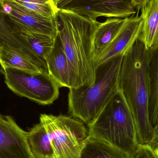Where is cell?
<instances>
[{
	"instance_id": "obj_18",
	"label": "cell",
	"mask_w": 158,
	"mask_h": 158,
	"mask_svg": "<svg viewBox=\"0 0 158 158\" xmlns=\"http://www.w3.org/2000/svg\"><path fill=\"white\" fill-rule=\"evenodd\" d=\"M0 64L1 67L12 68L32 73L43 72L23 55L6 46L0 47Z\"/></svg>"
},
{
	"instance_id": "obj_3",
	"label": "cell",
	"mask_w": 158,
	"mask_h": 158,
	"mask_svg": "<svg viewBox=\"0 0 158 158\" xmlns=\"http://www.w3.org/2000/svg\"><path fill=\"white\" fill-rule=\"evenodd\" d=\"M123 56L115 57L98 67L95 81L92 85L69 89V112L72 117L88 125L118 92Z\"/></svg>"
},
{
	"instance_id": "obj_9",
	"label": "cell",
	"mask_w": 158,
	"mask_h": 158,
	"mask_svg": "<svg viewBox=\"0 0 158 158\" xmlns=\"http://www.w3.org/2000/svg\"><path fill=\"white\" fill-rule=\"evenodd\" d=\"M143 25L141 16H132L124 19L116 36L96 58V69L115 57L124 55L139 38Z\"/></svg>"
},
{
	"instance_id": "obj_2",
	"label": "cell",
	"mask_w": 158,
	"mask_h": 158,
	"mask_svg": "<svg viewBox=\"0 0 158 158\" xmlns=\"http://www.w3.org/2000/svg\"><path fill=\"white\" fill-rule=\"evenodd\" d=\"M57 16L56 37L76 75L78 87L92 85L96 76L93 40L98 21L66 9H59Z\"/></svg>"
},
{
	"instance_id": "obj_20",
	"label": "cell",
	"mask_w": 158,
	"mask_h": 158,
	"mask_svg": "<svg viewBox=\"0 0 158 158\" xmlns=\"http://www.w3.org/2000/svg\"><path fill=\"white\" fill-rule=\"evenodd\" d=\"M14 1L23 8L43 17L52 19H56L57 17L58 10L53 4L19 2Z\"/></svg>"
},
{
	"instance_id": "obj_6",
	"label": "cell",
	"mask_w": 158,
	"mask_h": 158,
	"mask_svg": "<svg viewBox=\"0 0 158 158\" xmlns=\"http://www.w3.org/2000/svg\"><path fill=\"white\" fill-rule=\"evenodd\" d=\"M2 71L7 87L19 96L43 106L53 104L59 97L61 86L48 73L9 67H2Z\"/></svg>"
},
{
	"instance_id": "obj_11",
	"label": "cell",
	"mask_w": 158,
	"mask_h": 158,
	"mask_svg": "<svg viewBox=\"0 0 158 158\" xmlns=\"http://www.w3.org/2000/svg\"><path fill=\"white\" fill-rule=\"evenodd\" d=\"M45 59L48 73L61 87H78L77 77L56 36L53 47L46 55Z\"/></svg>"
},
{
	"instance_id": "obj_21",
	"label": "cell",
	"mask_w": 158,
	"mask_h": 158,
	"mask_svg": "<svg viewBox=\"0 0 158 158\" xmlns=\"http://www.w3.org/2000/svg\"><path fill=\"white\" fill-rule=\"evenodd\" d=\"M131 158H158L155 149L148 144H138Z\"/></svg>"
},
{
	"instance_id": "obj_27",
	"label": "cell",
	"mask_w": 158,
	"mask_h": 158,
	"mask_svg": "<svg viewBox=\"0 0 158 158\" xmlns=\"http://www.w3.org/2000/svg\"><path fill=\"white\" fill-rule=\"evenodd\" d=\"M5 0H0V4L3 5Z\"/></svg>"
},
{
	"instance_id": "obj_8",
	"label": "cell",
	"mask_w": 158,
	"mask_h": 158,
	"mask_svg": "<svg viewBox=\"0 0 158 158\" xmlns=\"http://www.w3.org/2000/svg\"><path fill=\"white\" fill-rule=\"evenodd\" d=\"M0 158H34L22 130L11 116L0 113Z\"/></svg>"
},
{
	"instance_id": "obj_19",
	"label": "cell",
	"mask_w": 158,
	"mask_h": 158,
	"mask_svg": "<svg viewBox=\"0 0 158 158\" xmlns=\"http://www.w3.org/2000/svg\"><path fill=\"white\" fill-rule=\"evenodd\" d=\"M151 78L150 117L154 129L158 125V49L152 52Z\"/></svg>"
},
{
	"instance_id": "obj_15",
	"label": "cell",
	"mask_w": 158,
	"mask_h": 158,
	"mask_svg": "<svg viewBox=\"0 0 158 158\" xmlns=\"http://www.w3.org/2000/svg\"><path fill=\"white\" fill-rule=\"evenodd\" d=\"M124 19L110 18L103 22H98L93 40L95 59L110 43L124 22Z\"/></svg>"
},
{
	"instance_id": "obj_1",
	"label": "cell",
	"mask_w": 158,
	"mask_h": 158,
	"mask_svg": "<svg viewBox=\"0 0 158 158\" xmlns=\"http://www.w3.org/2000/svg\"><path fill=\"white\" fill-rule=\"evenodd\" d=\"M152 52L138 39L123 56L119 87L135 120L139 144H149L154 129L150 117Z\"/></svg>"
},
{
	"instance_id": "obj_4",
	"label": "cell",
	"mask_w": 158,
	"mask_h": 158,
	"mask_svg": "<svg viewBox=\"0 0 158 158\" xmlns=\"http://www.w3.org/2000/svg\"><path fill=\"white\" fill-rule=\"evenodd\" d=\"M88 135L131 156L137 149V131L132 112L120 90L88 125Z\"/></svg>"
},
{
	"instance_id": "obj_22",
	"label": "cell",
	"mask_w": 158,
	"mask_h": 158,
	"mask_svg": "<svg viewBox=\"0 0 158 158\" xmlns=\"http://www.w3.org/2000/svg\"><path fill=\"white\" fill-rule=\"evenodd\" d=\"M148 145L153 148L158 147V125L154 128V135Z\"/></svg>"
},
{
	"instance_id": "obj_23",
	"label": "cell",
	"mask_w": 158,
	"mask_h": 158,
	"mask_svg": "<svg viewBox=\"0 0 158 158\" xmlns=\"http://www.w3.org/2000/svg\"><path fill=\"white\" fill-rule=\"evenodd\" d=\"M72 1L73 0H52L54 5L58 10L62 9Z\"/></svg>"
},
{
	"instance_id": "obj_26",
	"label": "cell",
	"mask_w": 158,
	"mask_h": 158,
	"mask_svg": "<svg viewBox=\"0 0 158 158\" xmlns=\"http://www.w3.org/2000/svg\"><path fill=\"white\" fill-rule=\"evenodd\" d=\"M154 149H155V152H156V153L157 155L158 156V147L154 148Z\"/></svg>"
},
{
	"instance_id": "obj_25",
	"label": "cell",
	"mask_w": 158,
	"mask_h": 158,
	"mask_svg": "<svg viewBox=\"0 0 158 158\" xmlns=\"http://www.w3.org/2000/svg\"><path fill=\"white\" fill-rule=\"evenodd\" d=\"M131 1L135 8L140 9L145 4L150 0H131Z\"/></svg>"
},
{
	"instance_id": "obj_12",
	"label": "cell",
	"mask_w": 158,
	"mask_h": 158,
	"mask_svg": "<svg viewBox=\"0 0 158 158\" xmlns=\"http://www.w3.org/2000/svg\"><path fill=\"white\" fill-rule=\"evenodd\" d=\"M12 28L14 34L27 47L34 64L43 72L48 73L45 56L53 47L56 37L19 28Z\"/></svg>"
},
{
	"instance_id": "obj_13",
	"label": "cell",
	"mask_w": 158,
	"mask_h": 158,
	"mask_svg": "<svg viewBox=\"0 0 158 158\" xmlns=\"http://www.w3.org/2000/svg\"><path fill=\"white\" fill-rule=\"evenodd\" d=\"M141 10L143 25L138 39L153 52L158 49V0H150Z\"/></svg>"
},
{
	"instance_id": "obj_5",
	"label": "cell",
	"mask_w": 158,
	"mask_h": 158,
	"mask_svg": "<svg viewBox=\"0 0 158 158\" xmlns=\"http://www.w3.org/2000/svg\"><path fill=\"white\" fill-rule=\"evenodd\" d=\"M40 122L48 132L54 158H80L88 130L82 122L63 115L41 114Z\"/></svg>"
},
{
	"instance_id": "obj_14",
	"label": "cell",
	"mask_w": 158,
	"mask_h": 158,
	"mask_svg": "<svg viewBox=\"0 0 158 158\" xmlns=\"http://www.w3.org/2000/svg\"><path fill=\"white\" fill-rule=\"evenodd\" d=\"M27 140L34 158H54L49 135L40 122L27 132Z\"/></svg>"
},
{
	"instance_id": "obj_16",
	"label": "cell",
	"mask_w": 158,
	"mask_h": 158,
	"mask_svg": "<svg viewBox=\"0 0 158 158\" xmlns=\"http://www.w3.org/2000/svg\"><path fill=\"white\" fill-rule=\"evenodd\" d=\"M80 158H131V156L104 141L88 135L84 143Z\"/></svg>"
},
{
	"instance_id": "obj_10",
	"label": "cell",
	"mask_w": 158,
	"mask_h": 158,
	"mask_svg": "<svg viewBox=\"0 0 158 158\" xmlns=\"http://www.w3.org/2000/svg\"><path fill=\"white\" fill-rule=\"evenodd\" d=\"M6 1L12 7L10 13L6 15L12 27L56 37L58 27L57 16L54 19L45 18L23 8L13 0Z\"/></svg>"
},
{
	"instance_id": "obj_17",
	"label": "cell",
	"mask_w": 158,
	"mask_h": 158,
	"mask_svg": "<svg viewBox=\"0 0 158 158\" xmlns=\"http://www.w3.org/2000/svg\"><path fill=\"white\" fill-rule=\"evenodd\" d=\"M3 46L17 51L33 62L30 52L24 43L14 34L7 16L4 13L3 6L0 5V47Z\"/></svg>"
},
{
	"instance_id": "obj_7",
	"label": "cell",
	"mask_w": 158,
	"mask_h": 158,
	"mask_svg": "<svg viewBox=\"0 0 158 158\" xmlns=\"http://www.w3.org/2000/svg\"><path fill=\"white\" fill-rule=\"evenodd\" d=\"M62 9L95 21L101 17L125 19L136 13L131 0H73Z\"/></svg>"
},
{
	"instance_id": "obj_24",
	"label": "cell",
	"mask_w": 158,
	"mask_h": 158,
	"mask_svg": "<svg viewBox=\"0 0 158 158\" xmlns=\"http://www.w3.org/2000/svg\"><path fill=\"white\" fill-rule=\"evenodd\" d=\"M17 2H30V3H53L52 0H14ZM54 5V4H53Z\"/></svg>"
}]
</instances>
